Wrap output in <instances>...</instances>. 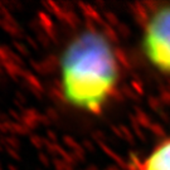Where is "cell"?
Instances as JSON below:
<instances>
[{"mask_svg":"<svg viewBox=\"0 0 170 170\" xmlns=\"http://www.w3.org/2000/svg\"><path fill=\"white\" fill-rule=\"evenodd\" d=\"M121 81L120 58L102 30L84 28L62 49L58 84L71 109L91 116L101 115L117 92Z\"/></svg>","mask_w":170,"mask_h":170,"instance_id":"6da1fadb","label":"cell"},{"mask_svg":"<svg viewBox=\"0 0 170 170\" xmlns=\"http://www.w3.org/2000/svg\"><path fill=\"white\" fill-rule=\"evenodd\" d=\"M141 54L154 72L170 78V2L148 13L140 34Z\"/></svg>","mask_w":170,"mask_h":170,"instance_id":"7a4b0ae2","label":"cell"},{"mask_svg":"<svg viewBox=\"0 0 170 170\" xmlns=\"http://www.w3.org/2000/svg\"><path fill=\"white\" fill-rule=\"evenodd\" d=\"M130 170H170V136L161 139L142 158L134 156Z\"/></svg>","mask_w":170,"mask_h":170,"instance_id":"3957f363","label":"cell"}]
</instances>
